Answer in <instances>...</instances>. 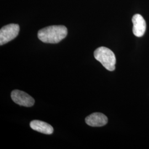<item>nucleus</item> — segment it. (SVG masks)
I'll return each mask as SVG.
<instances>
[{
	"mask_svg": "<svg viewBox=\"0 0 149 149\" xmlns=\"http://www.w3.org/2000/svg\"><path fill=\"white\" fill-rule=\"evenodd\" d=\"M68 29L64 26H52L39 31L38 37L43 43L56 44L66 37Z\"/></svg>",
	"mask_w": 149,
	"mask_h": 149,
	"instance_id": "obj_1",
	"label": "nucleus"
},
{
	"mask_svg": "<svg viewBox=\"0 0 149 149\" xmlns=\"http://www.w3.org/2000/svg\"><path fill=\"white\" fill-rule=\"evenodd\" d=\"M94 56L107 70L113 71L116 69V58L109 49L104 47L97 48L94 52Z\"/></svg>",
	"mask_w": 149,
	"mask_h": 149,
	"instance_id": "obj_2",
	"label": "nucleus"
},
{
	"mask_svg": "<svg viewBox=\"0 0 149 149\" xmlns=\"http://www.w3.org/2000/svg\"><path fill=\"white\" fill-rule=\"evenodd\" d=\"M19 26L17 24H10L2 27L0 30V45H2L17 37Z\"/></svg>",
	"mask_w": 149,
	"mask_h": 149,
	"instance_id": "obj_3",
	"label": "nucleus"
},
{
	"mask_svg": "<svg viewBox=\"0 0 149 149\" xmlns=\"http://www.w3.org/2000/svg\"><path fill=\"white\" fill-rule=\"evenodd\" d=\"M11 98L16 104L21 106L31 107L34 104V98L22 91L15 90L11 92Z\"/></svg>",
	"mask_w": 149,
	"mask_h": 149,
	"instance_id": "obj_4",
	"label": "nucleus"
},
{
	"mask_svg": "<svg viewBox=\"0 0 149 149\" xmlns=\"http://www.w3.org/2000/svg\"><path fill=\"white\" fill-rule=\"evenodd\" d=\"M85 122L91 127H103L107 124L108 118L101 113H94L86 118Z\"/></svg>",
	"mask_w": 149,
	"mask_h": 149,
	"instance_id": "obj_5",
	"label": "nucleus"
},
{
	"mask_svg": "<svg viewBox=\"0 0 149 149\" xmlns=\"http://www.w3.org/2000/svg\"><path fill=\"white\" fill-rule=\"evenodd\" d=\"M133 23V32L137 37H141L144 36L146 31V22L144 18L139 14H136L132 18Z\"/></svg>",
	"mask_w": 149,
	"mask_h": 149,
	"instance_id": "obj_6",
	"label": "nucleus"
},
{
	"mask_svg": "<svg viewBox=\"0 0 149 149\" xmlns=\"http://www.w3.org/2000/svg\"><path fill=\"white\" fill-rule=\"evenodd\" d=\"M30 127L34 130L44 134L50 135L53 133L54 132L53 128L51 125L38 120H32L30 123Z\"/></svg>",
	"mask_w": 149,
	"mask_h": 149,
	"instance_id": "obj_7",
	"label": "nucleus"
}]
</instances>
